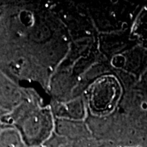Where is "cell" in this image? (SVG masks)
Returning a JSON list of instances; mask_svg holds the SVG:
<instances>
[{
    "label": "cell",
    "mask_w": 147,
    "mask_h": 147,
    "mask_svg": "<svg viewBox=\"0 0 147 147\" xmlns=\"http://www.w3.org/2000/svg\"><path fill=\"white\" fill-rule=\"evenodd\" d=\"M1 124L16 127L29 147L40 146L55 132V116L34 91L10 114L1 116Z\"/></svg>",
    "instance_id": "6da1fadb"
},
{
    "label": "cell",
    "mask_w": 147,
    "mask_h": 147,
    "mask_svg": "<svg viewBox=\"0 0 147 147\" xmlns=\"http://www.w3.org/2000/svg\"><path fill=\"white\" fill-rule=\"evenodd\" d=\"M86 123L94 139L123 147H139L147 144L146 139L132 127L125 113L117 107L105 115L88 112Z\"/></svg>",
    "instance_id": "7a4b0ae2"
},
{
    "label": "cell",
    "mask_w": 147,
    "mask_h": 147,
    "mask_svg": "<svg viewBox=\"0 0 147 147\" xmlns=\"http://www.w3.org/2000/svg\"><path fill=\"white\" fill-rule=\"evenodd\" d=\"M118 108L126 114L132 127L147 141V94L136 86L123 92Z\"/></svg>",
    "instance_id": "3957f363"
},
{
    "label": "cell",
    "mask_w": 147,
    "mask_h": 147,
    "mask_svg": "<svg viewBox=\"0 0 147 147\" xmlns=\"http://www.w3.org/2000/svg\"><path fill=\"white\" fill-rule=\"evenodd\" d=\"M0 74V108L1 116H4L10 114L27 99L32 90L24 88L3 72Z\"/></svg>",
    "instance_id": "277c9868"
},
{
    "label": "cell",
    "mask_w": 147,
    "mask_h": 147,
    "mask_svg": "<svg viewBox=\"0 0 147 147\" xmlns=\"http://www.w3.org/2000/svg\"><path fill=\"white\" fill-rule=\"evenodd\" d=\"M49 105L55 118L85 120L88 114V103L84 94L65 101L53 99Z\"/></svg>",
    "instance_id": "5b68a950"
},
{
    "label": "cell",
    "mask_w": 147,
    "mask_h": 147,
    "mask_svg": "<svg viewBox=\"0 0 147 147\" xmlns=\"http://www.w3.org/2000/svg\"><path fill=\"white\" fill-rule=\"evenodd\" d=\"M55 133L67 142H78L93 138L85 120L55 118Z\"/></svg>",
    "instance_id": "8992f818"
},
{
    "label": "cell",
    "mask_w": 147,
    "mask_h": 147,
    "mask_svg": "<svg viewBox=\"0 0 147 147\" xmlns=\"http://www.w3.org/2000/svg\"><path fill=\"white\" fill-rule=\"evenodd\" d=\"M118 57L120 58L122 62L116 65L115 69H123L137 79L147 70V47L138 45Z\"/></svg>",
    "instance_id": "52a82bcc"
},
{
    "label": "cell",
    "mask_w": 147,
    "mask_h": 147,
    "mask_svg": "<svg viewBox=\"0 0 147 147\" xmlns=\"http://www.w3.org/2000/svg\"><path fill=\"white\" fill-rule=\"evenodd\" d=\"M0 147H29L15 127L1 124Z\"/></svg>",
    "instance_id": "ba28073f"
},
{
    "label": "cell",
    "mask_w": 147,
    "mask_h": 147,
    "mask_svg": "<svg viewBox=\"0 0 147 147\" xmlns=\"http://www.w3.org/2000/svg\"><path fill=\"white\" fill-rule=\"evenodd\" d=\"M104 142H100L94 138L78 142H66L61 147H103Z\"/></svg>",
    "instance_id": "9c48e42d"
},
{
    "label": "cell",
    "mask_w": 147,
    "mask_h": 147,
    "mask_svg": "<svg viewBox=\"0 0 147 147\" xmlns=\"http://www.w3.org/2000/svg\"><path fill=\"white\" fill-rule=\"evenodd\" d=\"M66 142H67L65 139L59 137L54 132V134L47 140V142H44L40 146L38 147H61Z\"/></svg>",
    "instance_id": "30bf717a"
},
{
    "label": "cell",
    "mask_w": 147,
    "mask_h": 147,
    "mask_svg": "<svg viewBox=\"0 0 147 147\" xmlns=\"http://www.w3.org/2000/svg\"><path fill=\"white\" fill-rule=\"evenodd\" d=\"M136 88L140 91H142V92L147 94V70L142 74L140 78L138 79V81L136 84Z\"/></svg>",
    "instance_id": "8fae6325"
},
{
    "label": "cell",
    "mask_w": 147,
    "mask_h": 147,
    "mask_svg": "<svg viewBox=\"0 0 147 147\" xmlns=\"http://www.w3.org/2000/svg\"><path fill=\"white\" fill-rule=\"evenodd\" d=\"M103 147H123L119 146H116V145H114V144H110V143H105Z\"/></svg>",
    "instance_id": "7c38bea8"
},
{
    "label": "cell",
    "mask_w": 147,
    "mask_h": 147,
    "mask_svg": "<svg viewBox=\"0 0 147 147\" xmlns=\"http://www.w3.org/2000/svg\"><path fill=\"white\" fill-rule=\"evenodd\" d=\"M139 147H147V144H145V145H143V146H141Z\"/></svg>",
    "instance_id": "4fadbf2b"
}]
</instances>
